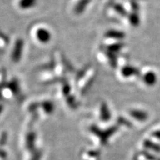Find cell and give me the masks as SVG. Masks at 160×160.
Returning a JSON list of instances; mask_svg holds the SVG:
<instances>
[{"label":"cell","mask_w":160,"mask_h":160,"mask_svg":"<svg viewBox=\"0 0 160 160\" xmlns=\"http://www.w3.org/2000/svg\"><path fill=\"white\" fill-rule=\"evenodd\" d=\"M36 3H37V0H21L19 5L22 8L28 9L33 7Z\"/></svg>","instance_id":"obj_2"},{"label":"cell","mask_w":160,"mask_h":160,"mask_svg":"<svg viewBox=\"0 0 160 160\" xmlns=\"http://www.w3.org/2000/svg\"><path fill=\"white\" fill-rule=\"evenodd\" d=\"M37 39L39 40L40 42H42V43L48 42L51 38V33H50V32L44 28L39 29V31H37Z\"/></svg>","instance_id":"obj_1"}]
</instances>
